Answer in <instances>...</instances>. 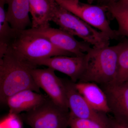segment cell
<instances>
[{
  "mask_svg": "<svg viewBox=\"0 0 128 128\" xmlns=\"http://www.w3.org/2000/svg\"><path fill=\"white\" fill-rule=\"evenodd\" d=\"M48 96L26 89L18 92L7 99L9 114H17L32 110L46 100Z\"/></svg>",
  "mask_w": 128,
  "mask_h": 128,
  "instance_id": "12",
  "label": "cell"
},
{
  "mask_svg": "<svg viewBox=\"0 0 128 128\" xmlns=\"http://www.w3.org/2000/svg\"><path fill=\"white\" fill-rule=\"evenodd\" d=\"M116 80L114 82L128 81V40L120 43Z\"/></svg>",
  "mask_w": 128,
  "mask_h": 128,
  "instance_id": "18",
  "label": "cell"
},
{
  "mask_svg": "<svg viewBox=\"0 0 128 128\" xmlns=\"http://www.w3.org/2000/svg\"><path fill=\"white\" fill-rule=\"evenodd\" d=\"M119 44L104 48H92L84 56V66L79 82L102 85L116 80Z\"/></svg>",
  "mask_w": 128,
  "mask_h": 128,
  "instance_id": "2",
  "label": "cell"
},
{
  "mask_svg": "<svg viewBox=\"0 0 128 128\" xmlns=\"http://www.w3.org/2000/svg\"><path fill=\"white\" fill-rule=\"evenodd\" d=\"M107 11L115 18L118 25V35L128 38V6L121 4L114 0L105 4Z\"/></svg>",
  "mask_w": 128,
  "mask_h": 128,
  "instance_id": "17",
  "label": "cell"
},
{
  "mask_svg": "<svg viewBox=\"0 0 128 128\" xmlns=\"http://www.w3.org/2000/svg\"><path fill=\"white\" fill-rule=\"evenodd\" d=\"M29 11L32 16L31 28L50 27L57 2L54 0H29Z\"/></svg>",
  "mask_w": 128,
  "mask_h": 128,
  "instance_id": "13",
  "label": "cell"
},
{
  "mask_svg": "<svg viewBox=\"0 0 128 128\" xmlns=\"http://www.w3.org/2000/svg\"><path fill=\"white\" fill-rule=\"evenodd\" d=\"M118 2L121 4L128 6V0H118Z\"/></svg>",
  "mask_w": 128,
  "mask_h": 128,
  "instance_id": "22",
  "label": "cell"
},
{
  "mask_svg": "<svg viewBox=\"0 0 128 128\" xmlns=\"http://www.w3.org/2000/svg\"><path fill=\"white\" fill-rule=\"evenodd\" d=\"M54 69L48 67L44 69L35 68L32 70L33 78L37 86L46 92L58 106L66 111L69 108L63 80L59 78Z\"/></svg>",
  "mask_w": 128,
  "mask_h": 128,
  "instance_id": "8",
  "label": "cell"
},
{
  "mask_svg": "<svg viewBox=\"0 0 128 128\" xmlns=\"http://www.w3.org/2000/svg\"><path fill=\"white\" fill-rule=\"evenodd\" d=\"M102 86L115 120L128 124V81Z\"/></svg>",
  "mask_w": 128,
  "mask_h": 128,
  "instance_id": "10",
  "label": "cell"
},
{
  "mask_svg": "<svg viewBox=\"0 0 128 128\" xmlns=\"http://www.w3.org/2000/svg\"><path fill=\"white\" fill-rule=\"evenodd\" d=\"M26 32L44 37L60 49L74 56H84L92 48L84 41H79L74 36L60 29L50 27L25 30Z\"/></svg>",
  "mask_w": 128,
  "mask_h": 128,
  "instance_id": "9",
  "label": "cell"
},
{
  "mask_svg": "<svg viewBox=\"0 0 128 128\" xmlns=\"http://www.w3.org/2000/svg\"><path fill=\"white\" fill-rule=\"evenodd\" d=\"M70 128H105L98 123L91 120L76 118L70 114Z\"/></svg>",
  "mask_w": 128,
  "mask_h": 128,
  "instance_id": "19",
  "label": "cell"
},
{
  "mask_svg": "<svg viewBox=\"0 0 128 128\" xmlns=\"http://www.w3.org/2000/svg\"><path fill=\"white\" fill-rule=\"evenodd\" d=\"M37 66L8 48L0 58V101L7 99L18 92L26 89L41 93L32 76Z\"/></svg>",
  "mask_w": 128,
  "mask_h": 128,
  "instance_id": "1",
  "label": "cell"
},
{
  "mask_svg": "<svg viewBox=\"0 0 128 128\" xmlns=\"http://www.w3.org/2000/svg\"><path fill=\"white\" fill-rule=\"evenodd\" d=\"M51 22H54L64 32L76 36L83 41L100 48L109 46L110 38L102 32L98 31L62 7L58 4L56 6Z\"/></svg>",
  "mask_w": 128,
  "mask_h": 128,
  "instance_id": "3",
  "label": "cell"
},
{
  "mask_svg": "<svg viewBox=\"0 0 128 128\" xmlns=\"http://www.w3.org/2000/svg\"><path fill=\"white\" fill-rule=\"evenodd\" d=\"M70 114L80 118L91 120L105 128H112V122L104 115V113L96 111L92 107L75 86L71 80H63Z\"/></svg>",
  "mask_w": 128,
  "mask_h": 128,
  "instance_id": "7",
  "label": "cell"
},
{
  "mask_svg": "<svg viewBox=\"0 0 128 128\" xmlns=\"http://www.w3.org/2000/svg\"><path fill=\"white\" fill-rule=\"evenodd\" d=\"M20 122L17 114H9V116L2 120L0 128H21Z\"/></svg>",
  "mask_w": 128,
  "mask_h": 128,
  "instance_id": "20",
  "label": "cell"
},
{
  "mask_svg": "<svg viewBox=\"0 0 128 128\" xmlns=\"http://www.w3.org/2000/svg\"><path fill=\"white\" fill-rule=\"evenodd\" d=\"M62 7L106 35L110 39L120 36L117 30L110 26L106 15V8L104 6L82 3L80 0H54Z\"/></svg>",
  "mask_w": 128,
  "mask_h": 128,
  "instance_id": "6",
  "label": "cell"
},
{
  "mask_svg": "<svg viewBox=\"0 0 128 128\" xmlns=\"http://www.w3.org/2000/svg\"><path fill=\"white\" fill-rule=\"evenodd\" d=\"M77 90L95 110L104 113L111 112L106 96L103 90L92 82L75 83Z\"/></svg>",
  "mask_w": 128,
  "mask_h": 128,
  "instance_id": "15",
  "label": "cell"
},
{
  "mask_svg": "<svg viewBox=\"0 0 128 128\" xmlns=\"http://www.w3.org/2000/svg\"><path fill=\"white\" fill-rule=\"evenodd\" d=\"M96 0H102V1H105L106 2V3H107L108 2H109V1H110V0H88V2H89V4H92V2H94V1Z\"/></svg>",
  "mask_w": 128,
  "mask_h": 128,
  "instance_id": "23",
  "label": "cell"
},
{
  "mask_svg": "<svg viewBox=\"0 0 128 128\" xmlns=\"http://www.w3.org/2000/svg\"><path fill=\"white\" fill-rule=\"evenodd\" d=\"M7 4L6 16L12 28L22 31L32 25L29 16V0H7Z\"/></svg>",
  "mask_w": 128,
  "mask_h": 128,
  "instance_id": "14",
  "label": "cell"
},
{
  "mask_svg": "<svg viewBox=\"0 0 128 128\" xmlns=\"http://www.w3.org/2000/svg\"><path fill=\"white\" fill-rule=\"evenodd\" d=\"M6 4L7 0H0V58L7 51L16 31L11 27L8 20L5 9Z\"/></svg>",
  "mask_w": 128,
  "mask_h": 128,
  "instance_id": "16",
  "label": "cell"
},
{
  "mask_svg": "<svg viewBox=\"0 0 128 128\" xmlns=\"http://www.w3.org/2000/svg\"><path fill=\"white\" fill-rule=\"evenodd\" d=\"M8 48L32 63L57 56H75L60 49L45 38L25 30H16Z\"/></svg>",
  "mask_w": 128,
  "mask_h": 128,
  "instance_id": "4",
  "label": "cell"
},
{
  "mask_svg": "<svg viewBox=\"0 0 128 128\" xmlns=\"http://www.w3.org/2000/svg\"><path fill=\"white\" fill-rule=\"evenodd\" d=\"M22 116L32 128H68L70 114L48 96L43 102Z\"/></svg>",
  "mask_w": 128,
  "mask_h": 128,
  "instance_id": "5",
  "label": "cell"
},
{
  "mask_svg": "<svg viewBox=\"0 0 128 128\" xmlns=\"http://www.w3.org/2000/svg\"><path fill=\"white\" fill-rule=\"evenodd\" d=\"M112 128H128V124L115 120L112 122Z\"/></svg>",
  "mask_w": 128,
  "mask_h": 128,
  "instance_id": "21",
  "label": "cell"
},
{
  "mask_svg": "<svg viewBox=\"0 0 128 128\" xmlns=\"http://www.w3.org/2000/svg\"><path fill=\"white\" fill-rule=\"evenodd\" d=\"M84 56H57L37 60L33 64L36 66H44L62 72L76 83L80 80L84 70Z\"/></svg>",
  "mask_w": 128,
  "mask_h": 128,
  "instance_id": "11",
  "label": "cell"
}]
</instances>
